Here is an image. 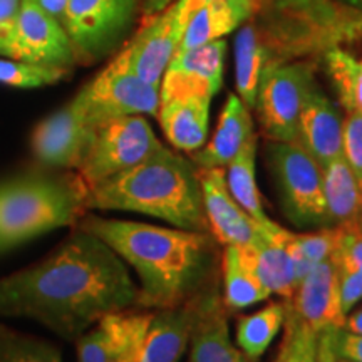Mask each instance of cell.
<instances>
[{
    "label": "cell",
    "instance_id": "6da1fadb",
    "mask_svg": "<svg viewBox=\"0 0 362 362\" xmlns=\"http://www.w3.org/2000/svg\"><path fill=\"white\" fill-rule=\"evenodd\" d=\"M129 309H139L129 267L78 226L47 259L0 279V315L37 320L66 341H78L104 315Z\"/></svg>",
    "mask_w": 362,
    "mask_h": 362
},
{
    "label": "cell",
    "instance_id": "7a4b0ae2",
    "mask_svg": "<svg viewBox=\"0 0 362 362\" xmlns=\"http://www.w3.org/2000/svg\"><path fill=\"white\" fill-rule=\"evenodd\" d=\"M76 226L106 242L136 272L139 309L175 307L210 291L206 285L215 272V238L210 232L94 215H84Z\"/></svg>",
    "mask_w": 362,
    "mask_h": 362
},
{
    "label": "cell",
    "instance_id": "3957f363",
    "mask_svg": "<svg viewBox=\"0 0 362 362\" xmlns=\"http://www.w3.org/2000/svg\"><path fill=\"white\" fill-rule=\"evenodd\" d=\"M88 208L133 211L192 232H210L198 166L170 148L88 189Z\"/></svg>",
    "mask_w": 362,
    "mask_h": 362
},
{
    "label": "cell",
    "instance_id": "277c9868",
    "mask_svg": "<svg viewBox=\"0 0 362 362\" xmlns=\"http://www.w3.org/2000/svg\"><path fill=\"white\" fill-rule=\"evenodd\" d=\"M88 210L78 173H24L0 180V255L52 230L76 226Z\"/></svg>",
    "mask_w": 362,
    "mask_h": 362
},
{
    "label": "cell",
    "instance_id": "5b68a950",
    "mask_svg": "<svg viewBox=\"0 0 362 362\" xmlns=\"http://www.w3.org/2000/svg\"><path fill=\"white\" fill-rule=\"evenodd\" d=\"M267 158L284 215L298 228L327 226L322 166L297 141H270Z\"/></svg>",
    "mask_w": 362,
    "mask_h": 362
},
{
    "label": "cell",
    "instance_id": "8992f818",
    "mask_svg": "<svg viewBox=\"0 0 362 362\" xmlns=\"http://www.w3.org/2000/svg\"><path fill=\"white\" fill-rule=\"evenodd\" d=\"M141 11V0H69L62 27L83 66L103 61L123 44Z\"/></svg>",
    "mask_w": 362,
    "mask_h": 362
},
{
    "label": "cell",
    "instance_id": "52a82bcc",
    "mask_svg": "<svg viewBox=\"0 0 362 362\" xmlns=\"http://www.w3.org/2000/svg\"><path fill=\"white\" fill-rule=\"evenodd\" d=\"M315 86V66L310 59L267 62L257 90L255 110L270 141H297L302 107Z\"/></svg>",
    "mask_w": 362,
    "mask_h": 362
},
{
    "label": "cell",
    "instance_id": "ba28073f",
    "mask_svg": "<svg viewBox=\"0 0 362 362\" xmlns=\"http://www.w3.org/2000/svg\"><path fill=\"white\" fill-rule=\"evenodd\" d=\"M165 148L141 115L124 116L99 126L84 161L76 170L88 189L126 171Z\"/></svg>",
    "mask_w": 362,
    "mask_h": 362
},
{
    "label": "cell",
    "instance_id": "9c48e42d",
    "mask_svg": "<svg viewBox=\"0 0 362 362\" xmlns=\"http://www.w3.org/2000/svg\"><path fill=\"white\" fill-rule=\"evenodd\" d=\"M90 124L99 128L106 121L124 116H156L160 88L144 83L115 59L74 96Z\"/></svg>",
    "mask_w": 362,
    "mask_h": 362
},
{
    "label": "cell",
    "instance_id": "30bf717a",
    "mask_svg": "<svg viewBox=\"0 0 362 362\" xmlns=\"http://www.w3.org/2000/svg\"><path fill=\"white\" fill-rule=\"evenodd\" d=\"M188 19L187 0H175L165 11L143 22L141 29L115 57L144 83L160 88L166 67L178 52Z\"/></svg>",
    "mask_w": 362,
    "mask_h": 362
},
{
    "label": "cell",
    "instance_id": "8fae6325",
    "mask_svg": "<svg viewBox=\"0 0 362 362\" xmlns=\"http://www.w3.org/2000/svg\"><path fill=\"white\" fill-rule=\"evenodd\" d=\"M2 56L67 71L78 64L66 29L35 0H22Z\"/></svg>",
    "mask_w": 362,
    "mask_h": 362
},
{
    "label": "cell",
    "instance_id": "7c38bea8",
    "mask_svg": "<svg viewBox=\"0 0 362 362\" xmlns=\"http://www.w3.org/2000/svg\"><path fill=\"white\" fill-rule=\"evenodd\" d=\"M98 128L72 99L35 126L30 146L35 161L47 170H78L88 155Z\"/></svg>",
    "mask_w": 362,
    "mask_h": 362
},
{
    "label": "cell",
    "instance_id": "4fadbf2b",
    "mask_svg": "<svg viewBox=\"0 0 362 362\" xmlns=\"http://www.w3.org/2000/svg\"><path fill=\"white\" fill-rule=\"evenodd\" d=\"M153 310L129 309L104 315L78 337V362H139Z\"/></svg>",
    "mask_w": 362,
    "mask_h": 362
},
{
    "label": "cell",
    "instance_id": "5bb4252c",
    "mask_svg": "<svg viewBox=\"0 0 362 362\" xmlns=\"http://www.w3.org/2000/svg\"><path fill=\"white\" fill-rule=\"evenodd\" d=\"M226 51V40L218 39L176 52L163 74L160 104L189 96L214 98L223 84Z\"/></svg>",
    "mask_w": 362,
    "mask_h": 362
},
{
    "label": "cell",
    "instance_id": "9a60e30c",
    "mask_svg": "<svg viewBox=\"0 0 362 362\" xmlns=\"http://www.w3.org/2000/svg\"><path fill=\"white\" fill-rule=\"evenodd\" d=\"M285 312L314 330L317 336L325 330L341 329L346 320L339 293V269L334 259L317 264L297 285L291 300H285Z\"/></svg>",
    "mask_w": 362,
    "mask_h": 362
},
{
    "label": "cell",
    "instance_id": "2e32d148",
    "mask_svg": "<svg viewBox=\"0 0 362 362\" xmlns=\"http://www.w3.org/2000/svg\"><path fill=\"white\" fill-rule=\"evenodd\" d=\"M208 230L215 242L253 247L262 238L260 225L235 202L226 187L225 168H198Z\"/></svg>",
    "mask_w": 362,
    "mask_h": 362
},
{
    "label": "cell",
    "instance_id": "e0dca14e",
    "mask_svg": "<svg viewBox=\"0 0 362 362\" xmlns=\"http://www.w3.org/2000/svg\"><path fill=\"white\" fill-rule=\"evenodd\" d=\"M189 346L188 362H252L232 342L228 309L215 288L200 296Z\"/></svg>",
    "mask_w": 362,
    "mask_h": 362
},
{
    "label": "cell",
    "instance_id": "ac0fdd59",
    "mask_svg": "<svg viewBox=\"0 0 362 362\" xmlns=\"http://www.w3.org/2000/svg\"><path fill=\"white\" fill-rule=\"evenodd\" d=\"M344 119L332 99L315 86L305 99L297 128V143L322 168L342 156Z\"/></svg>",
    "mask_w": 362,
    "mask_h": 362
},
{
    "label": "cell",
    "instance_id": "d6986e66",
    "mask_svg": "<svg viewBox=\"0 0 362 362\" xmlns=\"http://www.w3.org/2000/svg\"><path fill=\"white\" fill-rule=\"evenodd\" d=\"M200 296L185 304L153 310L139 362H180L189 346Z\"/></svg>",
    "mask_w": 362,
    "mask_h": 362
},
{
    "label": "cell",
    "instance_id": "ffe728a7",
    "mask_svg": "<svg viewBox=\"0 0 362 362\" xmlns=\"http://www.w3.org/2000/svg\"><path fill=\"white\" fill-rule=\"evenodd\" d=\"M253 136L252 110L238 94H228L214 136L200 149L189 153V160L198 168H226Z\"/></svg>",
    "mask_w": 362,
    "mask_h": 362
},
{
    "label": "cell",
    "instance_id": "44dd1931",
    "mask_svg": "<svg viewBox=\"0 0 362 362\" xmlns=\"http://www.w3.org/2000/svg\"><path fill=\"white\" fill-rule=\"evenodd\" d=\"M260 232L262 238L257 245L243 248L269 292L284 300H291L298 285L296 264L287 247L291 232L272 220L267 225H260Z\"/></svg>",
    "mask_w": 362,
    "mask_h": 362
},
{
    "label": "cell",
    "instance_id": "7402d4cb",
    "mask_svg": "<svg viewBox=\"0 0 362 362\" xmlns=\"http://www.w3.org/2000/svg\"><path fill=\"white\" fill-rule=\"evenodd\" d=\"M259 0H214L188 12L178 52L232 34L255 16Z\"/></svg>",
    "mask_w": 362,
    "mask_h": 362
},
{
    "label": "cell",
    "instance_id": "603a6c76",
    "mask_svg": "<svg viewBox=\"0 0 362 362\" xmlns=\"http://www.w3.org/2000/svg\"><path fill=\"white\" fill-rule=\"evenodd\" d=\"M211 98L189 96L161 103L156 117L168 143L178 151L193 153L208 139Z\"/></svg>",
    "mask_w": 362,
    "mask_h": 362
},
{
    "label": "cell",
    "instance_id": "cb8c5ba5",
    "mask_svg": "<svg viewBox=\"0 0 362 362\" xmlns=\"http://www.w3.org/2000/svg\"><path fill=\"white\" fill-rule=\"evenodd\" d=\"M322 188L327 226L349 225L361 220L362 188L346 158L339 156L322 168Z\"/></svg>",
    "mask_w": 362,
    "mask_h": 362
},
{
    "label": "cell",
    "instance_id": "d4e9b609",
    "mask_svg": "<svg viewBox=\"0 0 362 362\" xmlns=\"http://www.w3.org/2000/svg\"><path fill=\"white\" fill-rule=\"evenodd\" d=\"M221 275H223V304L228 312L243 310L260 304L272 293L262 284L250 257L243 247H225L221 257Z\"/></svg>",
    "mask_w": 362,
    "mask_h": 362
},
{
    "label": "cell",
    "instance_id": "484cf974",
    "mask_svg": "<svg viewBox=\"0 0 362 362\" xmlns=\"http://www.w3.org/2000/svg\"><path fill=\"white\" fill-rule=\"evenodd\" d=\"M269 62L260 33L252 19L240 27L235 37V86L238 98L255 110L262 72Z\"/></svg>",
    "mask_w": 362,
    "mask_h": 362
},
{
    "label": "cell",
    "instance_id": "4316f807",
    "mask_svg": "<svg viewBox=\"0 0 362 362\" xmlns=\"http://www.w3.org/2000/svg\"><path fill=\"white\" fill-rule=\"evenodd\" d=\"M257 134L243 146L240 155L226 166L225 178L226 187L248 215L259 225H267L270 221L265 214L264 202H262L259 187L255 180V161H257Z\"/></svg>",
    "mask_w": 362,
    "mask_h": 362
},
{
    "label": "cell",
    "instance_id": "83f0119b",
    "mask_svg": "<svg viewBox=\"0 0 362 362\" xmlns=\"http://www.w3.org/2000/svg\"><path fill=\"white\" fill-rule=\"evenodd\" d=\"M285 322V304L284 302H270L269 305L253 314L242 315L237 320L238 349L252 362L262 359L270 344L277 337Z\"/></svg>",
    "mask_w": 362,
    "mask_h": 362
},
{
    "label": "cell",
    "instance_id": "f1b7e54d",
    "mask_svg": "<svg viewBox=\"0 0 362 362\" xmlns=\"http://www.w3.org/2000/svg\"><path fill=\"white\" fill-rule=\"evenodd\" d=\"M324 69L347 112L362 115V61L342 49H329L322 57Z\"/></svg>",
    "mask_w": 362,
    "mask_h": 362
},
{
    "label": "cell",
    "instance_id": "f546056e",
    "mask_svg": "<svg viewBox=\"0 0 362 362\" xmlns=\"http://www.w3.org/2000/svg\"><path fill=\"white\" fill-rule=\"evenodd\" d=\"M342 238V226H322L319 232H291L287 247L296 264L297 279L300 282L317 264L332 259Z\"/></svg>",
    "mask_w": 362,
    "mask_h": 362
},
{
    "label": "cell",
    "instance_id": "4dcf8cb0",
    "mask_svg": "<svg viewBox=\"0 0 362 362\" xmlns=\"http://www.w3.org/2000/svg\"><path fill=\"white\" fill-rule=\"evenodd\" d=\"M0 362H61V351L44 339L0 324Z\"/></svg>",
    "mask_w": 362,
    "mask_h": 362
},
{
    "label": "cell",
    "instance_id": "1f68e13d",
    "mask_svg": "<svg viewBox=\"0 0 362 362\" xmlns=\"http://www.w3.org/2000/svg\"><path fill=\"white\" fill-rule=\"evenodd\" d=\"M71 71L61 67H49L30 62L17 61V59L0 57V84L12 86V88L34 89L44 86L57 84L69 76Z\"/></svg>",
    "mask_w": 362,
    "mask_h": 362
},
{
    "label": "cell",
    "instance_id": "d6a6232c",
    "mask_svg": "<svg viewBox=\"0 0 362 362\" xmlns=\"http://www.w3.org/2000/svg\"><path fill=\"white\" fill-rule=\"evenodd\" d=\"M285 334L275 362H317L319 336L285 312Z\"/></svg>",
    "mask_w": 362,
    "mask_h": 362
},
{
    "label": "cell",
    "instance_id": "836d02e7",
    "mask_svg": "<svg viewBox=\"0 0 362 362\" xmlns=\"http://www.w3.org/2000/svg\"><path fill=\"white\" fill-rule=\"evenodd\" d=\"M362 362V336L346 329L325 330L317 342V362Z\"/></svg>",
    "mask_w": 362,
    "mask_h": 362
},
{
    "label": "cell",
    "instance_id": "e575fe53",
    "mask_svg": "<svg viewBox=\"0 0 362 362\" xmlns=\"http://www.w3.org/2000/svg\"><path fill=\"white\" fill-rule=\"evenodd\" d=\"M342 226V238L339 243L334 262L339 269L357 272L362 275V223L361 220Z\"/></svg>",
    "mask_w": 362,
    "mask_h": 362
},
{
    "label": "cell",
    "instance_id": "d590c367",
    "mask_svg": "<svg viewBox=\"0 0 362 362\" xmlns=\"http://www.w3.org/2000/svg\"><path fill=\"white\" fill-rule=\"evenodd\" d=\"M342 156L362 188V115L347 112L342 129Z\"/></svg>",
    "mask_w": 362,
    "mask_h": 362
},
{
    "label": "cell",
    "instance_id": "8d00e7d4",
    "mask_svg": "<svg viewBox=\"0 0 362 362\" xmlns=\"http://www.w3.org/2000/svg\"><path fill=\"white\" fill-rule=\"evenodd\" d=\"M339 293L344 315L351 314V310L362 300V275L339 269Z\"/></svg>",
    "mask_w": 362,
    "mask_h": 362
},
{
    "label": "cell",
    "instance_id": "74e56055",
    "mask_svg": "<svg viewBox=\"0 0 362 362\" xmlns=\"http://www.w3.org/2000/svg\"><path fill=\"white\" fill-rule=\"evenodd\" d=\"M22 0H0V56L4 54L8 35L19 16Z\"/></svg>",
    "mask_w": 362,
    "mask_h": 362
},
{
    "label": "cell",
    "instance_id": "f35d334b",
    "mask_svg": "<svg viewBox=\"0 0 362 362\" xmlns=\"http://www.w3.org/2000/svg\"><path fill=\"white\" fill-rule=\"evenodd\" d=\"M173 2L175 0H141V11H139V13H141V22L149 21L156 13L165 11Z\"/></svg>",
    "mask_w": 362,
    "mask_h": 362
},
{
    "label": "cell",
    "instance_id": "ab89813d",
    "mask_svg": "<svg viewBox=\"0 0 362 362\" xmlns=\"http://www.w3.org/2000/svg\"><path fill=\"white\" fill-rule=\"evenodd\" d=\"M67 2H69V0H35V4H37L40 8H44L49 16H52L54 19H57L59 22H62Z\"/></svg>",
    "mask_w": 362,
    "mask_h": 362
},
{
    "label": "cell",
    "instance_id": "60d3db41",
    "mask_svg": "<svg viewBox=\"0 0 362 362\" xmlns=\"http://www.w3.org/2000/svg\"><path fill=\"white\" fill-rule=\"evenodd\" d=\"M342 329L349 330V332H354V334H361L362 336V307L361 309H357L356 312H352V314L346 315Z\"/></svg>",
    "mask_w": 362,
    "mask_h": 362
},
{
    "label": "cell",
    "instance_id": "b9f144b4",
    "mask_svg": "<svg viewBox=\"0 0 362 362\" xmlns=\"http://www.w3.org/2000/svg\"><path fill=\"white\" fill-rule=\"evenodd\" d=\"M337 2L344 4V6L354 8L357 12H362V0H337Z\"/></svg>",
    "mask_w": 362,
    "mask_h": 362
},
{
    "label": "cell",
    "instance_id": "7bdbcfd3",
    "mask_svg": "<svg viewBox=\"0 0 362 362\" xmlns=\"http://www.w3.org/2000/svg\"><path fill=\"white\" fill-rule=\"evenodd\" d=\"M206 2H214V0H187V8H188V12L193 11L194 7L203 6V4H206Z\"/></svg>",
    "mask_w": 362,
    "mask_h": 362
},
{
    "label": "cell",
    "instance_id": "ee69618b",
    "mask_svg": "<svg viewBox=\"0 0 362 362\" xmlns=\"http://www.w3.org/2000/svg\"><path fill=\"white\" fill-rule=\"evenodd\" d=\"M336 362H349V361H336Z\"/></svg>",
    "mask_w": 362,
    "mask_h": 362
},
{
    "label": "cell",
    "instance_id": "f6af8a7d",
    "mask_svg": "<svg viewBox=\"0 0 362 362\" xmlns=\"http://www.w3.org/2000/svg\"><path fill=\"white\" fill-rule=\"evenodd\" d=\"M361 223H362V215H361Z\"/></svg>",
    "mask_w": 362,
    "mask_h": 362
},
{
    "label": "cell",
    "instance_id": "bcb514c9",
    "mask_svg": "<svg viewBox=\"0 0 362 362\" xmlns=\"http://www.w3.org/2000/svg\"><path fill=\"white\" fill-rule=\"evenodd\" d=\"M359 59H361V61H362V54H361V57H359Z\"/></svg>",
    "mask_w": 362,
    "mask_h": 362
}]
</instances>
